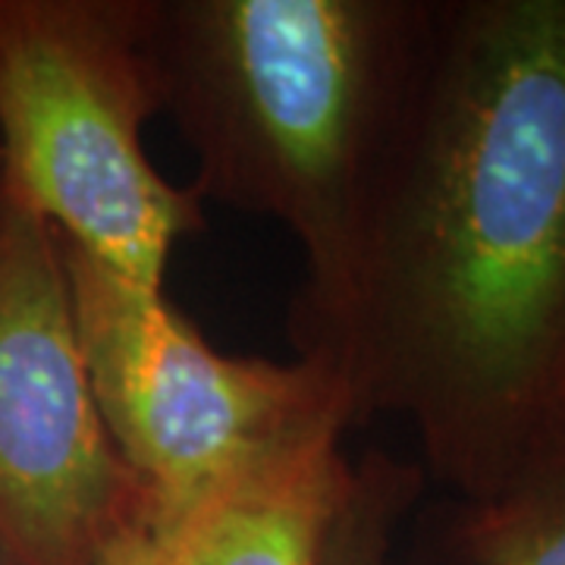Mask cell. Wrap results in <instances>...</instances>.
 Here are the masks:
<instances>
[{
    "instance_id": "cell-6",
    "label": "cell",
    "mask_w": 565,
    "mask_h": 565,
    "mask_svg": "<svg viewBox=\"0 0 565 565\" xmlns=\"http://www.w3.org/2000/svg\"><path fill=\"white\" fill-rule=\"evenodd\" d=\"M340 437L323 434L214 505L170 550L173 565H321L352 481Z\"/></svg>"
},
{
    "instance_id": "cell-10",
    "label": "cell",
    "mask_w": 565,
    "mask_h": 565,
    "mask_svg": "<svg viewBox=\"0 0 565 565\" xmlns=\"http://www.w3.org/2000/svg\"><path fill=\"white\" fill-rule=\"evenodd\" d=\"M3 195H7V182H3V158H0V204H3Z\"/></svg>"
},
{
    "instance_id": "cell-8",
    "label": "cell",
    "mask_w": 565,
    "mask_h": 565,
    "mask_svg": "<svg viewBox=\"0 0 565 565\" xmlns=\"http://www.w3.org/2000/svg\"><path fill=\"white\" fill-rule=\"evenodd\" d=\"M422 465L367 452L352 465V481L333 515L321 550V565H390V541L405 512L422 497Z\"/></svg>"
},
{
    "instance_id": "cell-7",
    "label": "cell",
    "mask_w": 565,
    "mask_h": 565,
    "mask_svg": "<svg viewBox=\"0 0 565 565\" xmlns=\"http://www.w3.org/2000/svg\"><path fill=\"white\" fill-rule=\"evenodd\" d=\"M444 544L456 565H565V422L490 497L449 509Z\"/></svg>"
},
{
    "instance_id": "cell-2",
    "label": "cell",
    "mask_w": 565,
    "mask_h": 565,
    "mask_svg": "<svg viewBox=\"0 0 565 565\" xmlns=\"http://www.w3.org/2000/svg\"><path fill=\"white\" fill-rule=\"evenodd\" d=\"M437 0H161L163 114L202 202L270 217L318 289L424 70Z\"/></svg>"
},
{
    "instance_id": "cell-9",
    "label": "cell",
    "mask_w": 565,
    "mask_h": 565,
    "mask_svg": "<svg viewBox=\"0 0 565 565\" xmlns=\"http://www.w3.org/2000/svg\"><path fill=\"white\" fill-rule=\"evenodd\" d=\"M98 565H173V556L148 525V512H141L107 541Z\"/></svg>"
},
{
    "instance_id": "cell-4",
    "label": "cell",
    "mask_w": 565,
    "mask_h": 565,
    "mask_svg": "<svg viewBox=\"0 0 565 565\" xmlns=\"http://www.w3.org/2000/svg\"><path fill=\"white\" fill-rule=\"evenodd\" d=\"M63 262L95 403L167 550L248 481L352 427L343 381L321 359L226 355L163 289L66 243Z\"/></svg>"
},
{
    "instance_id": "cell-1",
    "label": "cell",
    "mask_w": 565,
    "mask_h": 565,
    "mask_svg": "<svg viewBox=\"0 0 565 565\" xmlns=\"http://www.w3.org/2000/svg\"><path fill=\"white\" fill-rule=\"evenodd\" d=\"M352 424L408 422L484 500L565 422V0H437L343 262L289 308Z\"/></svg>"
},
{
    "instance_id": "cell-3",
    "label": "cell",
    "mask_w": 565,
    "mask_h": 565,
    "mask_svg": "<svg viewBox=\"0 0 565 565\" xmlns=\"http://www.w3.org/2000/svg\"><path fill=\"white\" fill-rule=\"evenodd\" d=\"M163 107L161 0H0L7 189L70 248L151 289L204 230L202 199L141 141Z\"/></svg>"
},
{
    "instance_id": "cell-11",
    "label": "cell",
    "mask_w": 565,
    "mask_h": 565,
    "mask_svg": "<svg viewBox=\"0 0 565 565\" xmlns=\"http://www.w3.org/2000/svg\"><path fill=\"white\" fill-rule=\"evenodd\" d=\"M0 565H3V559H0Z\"/></svg>"
},
{
    "instance_id": "cell-5",
    "label": "cell",
    "mask_w": 565,
    "mask_h": 565,
    "mask_svg": "<svg viewBox=\"0 0 565 565\" xmlns=\"http://www.w3.org/2000/svg\"><path fill=\"white\" fill-rule=\"evenodd\" d=\"M7 182V180H3ZM148 500L104 427L57 230L0 204V559L98 565Z\"/></svg>"
}]
</instances>
